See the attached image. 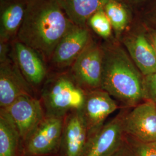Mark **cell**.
<instances>
[{"mask_svg":"<svg viewBox=\"0 0 156 156\" xmlns=\"http://www.w3.org/2000/svg\"><path fill=\"white\" fill-rule=\"evenodd\" d=\"M145 100L156 105V73L144 77Z\"/></svg>","mask_w":156,"mask_h":156,"instance_id":"cell-22","label":"cell"},{"mask_svg":"<svg viewBox=\"0 0 156 156\" xmlns=\"http://www.w3.org/2000/svg\"><path fill=\"white\" fill-rule=\"evenodd\" d=\"M87 141L81 111L70 112L64 118L62 138L55 156H83Z\"/></svg>","mask_w":156,"mask_h":156,"instance_id":"cell-14","label":"cell"},{"mask_svg":"<svg viewBox=\"0 0 156 156\" xmlns=\"http://www.w3.org/2000/svg\"><path fill=\"white\" fill-rule=\"evenodd\" d=\"M10 55L36 96L39 98L50 73L48 63L37 51L17 39L11 42Z\"/></svg>","mask_w":156,"mask_h":156,"instance_id":"cell-7","label":"cell"},{"mask_svg":"<svg viewBox=\"0 0 156 156\" xmlns=\"http://www.w3.org/2000/svg\"><path fill=\"white\" fill-rule=\"evenodd\" d=\"M121 108L117 101L104 90L98 89L87 92L81 113L88 141L104 126L107 118Z\"/></svg>","mask_w":156,"mask_h":156,"instance_id":"cell-9","label":"cell"},{"mask_svg":"<svg viewBox=\"0 0 156 156\" xmlns=\"http://www.w3.org/2000/svg\"><path fill=\"white\" fill-rule=\"evenodd\" d=\"M94 39L87 26L75 25L56 46L48 64L50 71L69 69Z\"/></svg>","mask_w":156,"mask_h":156,"instance_id":"cell-8","label":"cell"},{"mask_svg":"<svg viewBox=\"0 0 156 156\" xmlns=\"http://www.w3.org/2000/svg\"><path fill=\"white\" fill-rule=\"evenodd\" d=\"M111 156H133L131 151L126 140L121 147Z\"/></svg>","mask_w":156,"mask_h":156,"instance_id":"cell-24","label":"cell"},{"mask_svg":"<svg viewBox=\"0 0 156 156\" xmlns=\"http://www.w3.org/2000/svg\"><path fill=\"white\" fill-rule=\"evenodd\" d=\"M128 6L135 15L140 13L151 0H121Z\"/></svg>","mask_w":156,"mask_h":156,"instance_id":"cell-23","label":"cell"},{"mask_svg":"<svg viewBox=\"0 0 156 156\" xmlns=\"http://www.w3.org/2000/svg\"><path fill=\"white\" fill-rule=\"evenodd\" d=\"M133 156H156V142H144L125 134Z\"/></svg>","mask_w":156,"mask_h":156,"instance_id":"cell-20","label":"cell"},{"mask_svg":"<svg viewBox=\"0 0 156 156\" xmlns=\"http://www.w3.org/2000/svg\"><path fill=\"white\" fill-rule=\"evenodd\" d=\"M0 109L11 118L22 142L45 117L41 100L34 96H22L9 106Z\"/></svg>","mask_w":156,"mask_h":156,"instance_id":"cell-11","label":"cell"},{"mask_svg":"<svg viewBox=\"0 0 156 156\" xmlns=\"http://www.w3.org/2000/svg\"></svg>","mask_w":156,"mask_h":156,"instance_id":"cell-26","label":"cell"},{"mask_svg":"<svg viewBox=\"0 0 156 156\" xmlns=\"http://www.w3.org/2000/svg\"><path fill=\"white\" fill-rule=\"evenodd\" d=\"M75 26L56 0H28L16 39L48 64L56 46Z\"/></svg>","mask_w":156,"mask_h":156,"instance_id":"cell-1","label":"cell"},{"mask_svg":"<svg viewBox=\"0 0 156 156\" xmlns=\"http://www.w3.org/2000/svg\"><path fill=\"white\" fill-rule=\"evenodd\" d=\"M135 15L140 17L145 25L156 29V0H151L140 13Z\"/></svg>","mask_w":156,"mask_h":156,"instance_id":"cell-21","label":"cell"},{"mask_svg":"<svg viewBox=\"0 0 156 156\" xmlns=\"http://www.w3.org/2000/svg\"><path fill=\"white\" fill-rule=\"evenodd\" d=\"M24 95L37 97L10 55L0 62V108Z\"/></svg>","mask_w":156,"mask_h":156,"instance_id":"cell-13","label":"cell"},{"mask_svg":"<svg viewBox=\"0 0 156 156\" xmlns=\"http://www.w3.org/2000/svg\"><path fill=\"white\" fill-rule=\"evenodd\" d=\"M144 76L156 73V57L144 23L135 15L134 21L119 40Z\"/></svg>","mask_w":156,"mask_h":156,"instance_id":"cell-4","label":"cell"},{"mask_svg":"<svg viewBox=\"0 0 156 156\" xmlns=\"http://www.w3.org/2000/svg\"><path fill=\"white\" fill-rule=\"evenodd\" d=\"M145 26L148 35V37L151 41V45L153 46L156 57V29L147 26L146 25Z\"/></svg>","mask_w":156,"mask_h":156,"instance_id":"cell-25","label":"cell"},{"mask_svg":"<svg viewBox=\"0 0 156 156\" xmlns=\"http://www.w3.org/2000/svg\"><path fill=\"white\" fill-rule=\"evenodd\" d=\"M104 9L111 23L114 36L119 41L133 22L135 15L121 0H109Z\"/></svg>","mask_w":156,"mask_h":156,"instance_id":"cell-18","label":"cell"},{"mask_svg":"<svg viewBox=\"0 0 156 156\" xmlns=\"http://www.w3.org/2000/svg\"><path fill=\"white\" fill-rule=\"evenodd\" d=\"M125 134L144 142H156V105L145 100L129 109L124 119Z\"/></svg>","mask_w":156,"mask_h":156,"instance_id":"cell-12","label":"cell"},{"mask_svg":"<svg viewBox=\"0 0 156 156\" xmlns=\"http://www.w3.org/2000/svg\"><path fill=\"white\" fill-rule=\"evenodd\" d=\"M75 25L85 26L93 13L104 8L109 0H56Z\"/></svg>","mask_w":156,"mask_h":156,"instance_id":"cell-16","label":"cell"},{"mask_svg":"<svg viewBox=\"0 0 156 156\" xmlns=\"http://www.w3.org/2000/svg\"><path fill=\"white\" fill-rule=\"evenodd\" d=\"M104 66L102 89L122 108H133L145 100V76L116 38L102 42Z\"/></svg>","mask_w":156,"mask_h":156,"instance_id":"cell-2","label":"cell"},{"mask_svg":"<svg viewBox=\"0 0 156 156\" xmlns=\"http://www.w3.org/2000/svg\"><path fill=\"white\" fill-rule=\"evenodd\" d=\"M86 93L68 69L50 71L39 98L45 116L64 117L70 112L82 110Z\"/></svg>","mask_w":156,"mask_h":156,"instance_id":"cell-3","label":"cell"},{"mask_svg":"<svg viewBox=\"0 0 156 156\" xmlns=\"http://www.w3.org/2000/svg\"><path fill=\"white\" fill-rule=\"evenodd\" d=\"M0 156H23L22 140L11 118L0 109Z\"/></svg>","mask_w":156,"mask_h":156,"instance_id":"cell-17","label":"cell"},{"mask_svg":"<svg viewBox=\"0 0 156 156\" xmlns=\"http://www.w3.org/2000/svg\"><path fill=\"white\" fill-rule=\"evenodd\" d=\"M86 25L104 42L115 38L111 23L104 8L98 10L90 17Z\"/></svg>","mask_w":156,"mask_h":156,"instance_id":"cell-19","label":"cell"},{"mask_svg":"<svg viewBox=\"0 0 156 156\" xmlns=\"http://www.w3.org/2000/svg\"><path fill=\"white\" fill-rule=\"evenodd\" d=\"M64 118L45 116L23 141V156H55L62 138Z\"/></svg>","mask_w":156,"mask_h":156,"instance_id":"cell-5","label":"cell"},{"mask_svg":"<svg viewBox=\"0 0 156 156\" xmlns=\"http://www.w3.org/2000/svg\"><path fill=\"white\" fill-rule=\"evenodd\" d=\"M104 66L102 42L94 39L69 70L80 87L87 93L101 89Z\"/></svg>","mask_w":156,"mask_h":156,"instance_id":"cell-6","label":"cell"},{"mask_svg":"<svg viewBox=\"0 0 156 156\" xmlns=\"http://www.w3.org/2000/svg\"><path fill=\"white\" fill-rule=\"evenodd\" d=\"M28 0L0 1V42L16 39L27 9Z\"/></svg>","mask_w":156,"mask_h":156,"instance_id":"cell-15","label":"cell"},{"mask_svg":"<svg viewBox=\"0 0 156 156\" xmlns=\"http://www.w3.org/2000/svg\"><path fill=\"white\" fill-rule=\"evenodd\" d=\"M130 108H122L87 142L83 156H111L125 140L124 123Z\"/></svg>","mask_w":156,"mask_h":156,"instance_id":"cell-10","label":"cell"}]
</instances>
